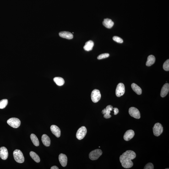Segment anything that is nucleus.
<instances>
[{
  "label": "nucleus",
  "mask_w": 169,
  "mask_h": 169,
  "mask_svg": "<svg viewBox=\"0 0 169 169\" xmlns=\"http://www.w3.org/2000/svg\"><path fill=\"white\" fill-rule=\"evenodd\" d=\"M136 154L134 151L127 150L121 155L120 161L122 166L125 168H130L133 166V163L132 160L135 158Z\"/></svg>",
  "instance_id": "f257e3e1"
},
{
  "label": "nucleus",
  "mask_w": 169,
  "mask_h": 169,
  "mask_svg": "<svg viewBox=\"0 0 169 169\" xmlns=\"http://www.w3.org/2000/svg\"><path fill=\"white\" fill-rule=\"evenodd\" d=\"M13 157L15 161L19 163H22L24 162V159L23 153L21 151L16 149L13 152Z\"/></svg>",
  "instance_id": "f03ea898"
},
{
  "label": "nucleus",
  "mask_w": 169,
  "mask_h": 169,
  "mask_svg": "<svg viewBox=\"0 0 169 169\" xmlns=\"http://www.w3.org/2000/svg\"><path fill=\"white\" fill-rule=\"evenodd\" d=\"M102 154V151L101 149H95L90 152L89 154V158L91 160H96L101 156Z\"/></svg>",
  "instance_id": "7ed1b4c3"
},
{
  "label": "nucleus",
  "mask_w": 169,
  "mask_h": 169,
  "mask_svg": "<svg viewBox=\"0 0 169 169\" xmlns=\"http://www.w3.org/2000/svg\"><path fill=\"white\" fill-rule=\"evenodd\" d=\"M153 131L154 135L159 136L163 131V128L162 125L159 123L155 124L153 127Z\"/></svg>",
  "instance_id": "20e7f679"
},
{
  "label": "nucleus",
  "mask_w": 169,
  "mask_h": 169,
  "mask_svg": "<svg viewBox=\"0 0 169 169\" xmlns=\"http://www.w3.org/2000/svg\"><path fill=\"white\" fill-rule=\"evenodd\" d=\"M7 123L11 127L14 128H17L20 126L21 122L17 118H11L7 120Z\"/></svg>",
  "instance_id": "39448f33"
},
{
  "label": "nucleus",
  "mask_w": 169,
  "mask_h": 169,
  "mask_svg": "<svg viewBox=\"0 0 169 169\" xmlns=\"http://www.w3.org/2000/svg\"><path fill=\"white\" fill-rule=\"evenodd\" d=\"M101 94L99 90L94 89L92 91L91 95L92 101L94 103L98 102L101 99Z\"/></svg>",
  "instance_id": "423d86ee"
},
{
  "label": "nucleus",
  "mask_w": 169,
  "mask_h": 169,
  "mask_svg": "<svg viewBox=\"0 0 169 169\" xmlns=\"http://www.w3.org/2000/svg\"><path fill=\"white\" fill-rule=\"evenodd\" d=\"M87 132L86 128L84 126H83L78 130L76 134V137L79 140L84 138L86 135Z\"/></svg>",
  "instance_id": "0eeeda50"
},
{
  "label": "nucleus",
  "mask_w": 169,
  "mask_h": 169,
  "mask_svg": "<svg viewBox=\"0 0 169 169\" xmlns=\"http://www.w3.org/2000/svg\"><path fill=\"white\" fill-rule=\"evenodd\" d=\"M125 92V87L124 84L122 83H120L118 84L116 89V95L118 97H120L123 95Z\"/></svg>",
  "instance_id": "6e6552de"
},
{
  "label": "nucleus",
  "mask_w": 169,
  "mask_h": 169,
  "mask_svg": "<svg viewBox=\"0 0 169 169\" xmlns=\"http://www.w3.org/2000/svg\"><path fill=\"white\" fill-rule=\"evenodd\" d=\"M130 115L134 118L139 119L140 118V113L138 109L135 107H131L129 110Z\"/></svg>",
  "instance_id": "1a4fd4ad"
},
{
  "label": "nucleus",
  "mask_w": 169,
  "mask_h": 169,
  "mask_svg": "<svg viewBox=\"0 0 169 169\" xmlns=\"http://www.w3.org/2000/svg\"><path fill=\"white\" fill-rule=\"evenodd\" d=\"M8 152L6 148L1 147L0 148V157L3 160L7 159L8 156Z\"/></svg>",
  "instance_id": "9d476101"
},
{
  "label": "nucleus",
  "mask_w": 169,
  "mask_h": 169,
  "mask_svg": "<svg viewBox=\"0 0 169 169\" xmlns=\"http://www.w3.org/2000/svg\"><path fill=\"white\" fill-rule=\"evenodd\" d=\"M51 130L52 133L57 138L60 137L61 132L60 129L57 126L52 125L51 127Z\"/></svg>",
  "instance_id": "9b49d317"
},
{
  "label": "nucleus",
  "mask_w": 169,
  "mask_h": 169,
  "mask_svg": "<svg viewBox=\"0 0 169 169\" xmlns=\"http://www.w3.org/2000/svg\"><path fill=\"white\" fill-rule=\"evenodd\" d=\"M135 133L134 131L132 130H129L125 132L124 135V139L126 141H128L134 137Z\"/></svg>",
  "instance_id": "f8f14e48"
},
{
  "label": "nucleus",
  "mask_w": 169,
  "mask_h": 169,
  "mask_svg": "<svg viewBox=\"0 0 169 169\" xmlns=\"http://www.w3.org/2000/svg\"><path fill=\"white\" fill-rule=\"evenodd\" d=\"M59 160L62 166L65 167L67 166V158L64 154H61L59 156Z\"/></svg>",
  "instance_id": "ddd939ff"
},
{
  "label": "nucleus",
  "mask_w": 169,
  "mask_h": 169,
  "mask_svg": "<svg viewBox=\"0 0 169 169\" xmlns=\"http://www.w3.org/2000/svg\"><path fill=\"white\" fill-rule=\"evenodd\" d=\"M169 91V84L167 83L164 84L162 88L160 95L162 97H164L168 93Z\"/></svg>",
  "instance_id": "4468645a"
},
{
  "label": "nucleus",
  "mask_w": 169,
  "mask_h": 169,
  "mask_svg": "<svg viewBox=\"0 0 169 169\" xmlns=\"http://www.w3.org/2000/svg\"><path fill=\"white\" fill-rule=\"evenodd\" d=\"M60 36L61 37L67 39H72L73 38V34L68 31H62L59 33Z\"/></svg>",
  "instance_id": "2eb2a0df"
},
{
  "label": "nucleus",
  "mask_w": 169,
  "mask_h": 169,
  "mask_svg": "<svg viewBox=\"0 0 169 169\" xmlns=\"http://www.w3.org/2000/svg\"><path fill=\"white\" fill-rule=\"evenodd\" d=\"M42 141L44 145L46 147L49 146L51 144V140L46 134L43 135L41 137Z\"/></svg>",
  "instance_id": "dca6fc26"
},
{
  "label": "nucleus",
  "mask_w": 169,
  "mask_h": 169,
  "mask_svg": "<svg viewBox=\"0 0 169 169\" xmlns=\"http://www.w3.org/2000/svg\"><path fill=\"white\" fill-rule=\"evenodd\" d=\"M102 24L104 26L108 29H111L114 24V23L111 19L107 18L104 19Z\"/></svg>",
  "instance_id": "f3484780"
},
{
  "label": "nucleus",
  "mask_w": 169,
  "mask_h": 169,
  "mask_svg": "<svg viewBox=\"0 0 169 169\" xmlns=\"http://www.w3.org/2000/svg\"><path fill=\"white\" fill-rule=\"evenodd\" d=\"M94 45V42L91 40L86 42L84 46V49L85 51H90L92 50Z\"/></svg>",
  "instance_id": "a211bd4d"
},
{
  "label": "nucleus",
  "mask_w": 169,
  "mask_h": 169,
  "mask_svg": "<svg viewBox=\"0 0 169 169\" xmlns=\"http://www.w3.org/2000/svg\"><path fill=\"white\" fill-rule=\"evenodd\" d=\"M155 62V56L153 55H151L148 56L147 61L146 63L147 66L149 67L154 64Z\"/></svg>",
  "instance_id": "6ab92c4d"
},
{
  "label": "nucleus",
  "mask_w": 169,
  "mask_h": 169,
  "mask_svg": "<svg viewBox=\"0 0 169 169\" xmlns=\"http://www.w3.org/2000/svg\"><path fill=\"white\" fill-rule=\"evenodd\" d=\"M106 112L105 114H104V117L106 119H108L111 117V115H110L111 113V111L113 110V107L111 105H109L106 106Z\"/></svg>",
  "instance_id": "aec40b11"
},
{
  "label": "nucleus",
  "mask_w": 169,
  "mask_h": 169,
  "mask_svg": "<svg viewBox=\"0 0 169 169\" xmlns=\"http://www.w3.org/2000/svg\"><path fill=\"white\" fill-rule=\"evenodd\" d=\"M132 89L134 92L138 95H141L142 93V90L141 88L135 83H133L132 84Z\"/></svg>",
  "instance_id": "412c9836"
},
{
  "label": "nucleus",
  "mask_w": 169,
  "mask_h": 169,
  "mask_svg": "<svg viewBox=\"0 0 169 169\" xmlns=\"http://www.w3.org/2000/svg\"><path fill=\"white\" fill-rule=\"evenodd\" d=\"M54 81L58 86H62L65 83L64 80L61 77H55L54 78Z\"/></svg>",
  "instance_id": "4be33fe9"
},
{
  "label": "nucleus",
  "mask_w": 169,
  "mask_h": 169,
  "mask_svg": "<svg viewBox=\"0 0 169 169\" xmlns=\"http://www.w3.org/2000/svg\"><path fill=\"white\" fill-rule=\"evenodd\" d=\"M30 137L34 145L36 146H38L39 145V142L36 136L34 134H32L30 135Z\"/></svg>",
  "instance_id": "5701e85b"
},
{
  "label": "nucleus",
  "mask_w": 169,
  "mask_h": 169,
  "mask_svg": "<svg viewBox=\"0 0 169 169\" xmlns=\"http://www.w3.org/2000/svg\"><path fill=\"white\" fill-rule=\"evenodd\" d=\"M30 157L35 162L39 163L40 162V159L38 155L36 153L33 151L30 152Z\"/></svg>",
  "instance_id": "b1692460"
},
{
  "label": "nucleus",
  "mask_w": 169,
  "mask_h": 169,
  "mask_svg": "<svg viewBox=\"0 0 169 169\" xmlns=\"http://www.w3.org/2000/svg\"><path fill=\"white\" fill-rule=\"evenodd\" d=\"M8 103V100L4 99L0 101V109H3L5 108L7 106Z\"/></svg>",
  "instance_id": "393cba45"
},
{
  "label": "nucleus",
  "mask_w": 169,
  "mask_h": 169,
  "mask_svg": "<svg viewBox=\"0 0 169 169\" xmlns=\"http://www.w3.org/2000/svg\"><path fill=\"white\" fill-rule=\"evenodd\" d=\"M163 68L166 71H169V60L168 59L164 63Z\"/></svg>",
  "instance_id": "a878e982"
},
{
  "label": "nucleus",
  "mask_w": 169,
  "mask_h": 169,
  "mask_svg": "<svg viewBox=\"0 0 169 169\" xmlns=\"http://www.w3.org/2000/svg\"><path fill=\"white\" fill-rule=\"evenodd\" d=\"M109 56V54L108 53H104L99 55L97 57V59L101 60L103 59L108 57Z\"/></svg>",
  "instance_id": "bb28decb"
},
{
  "label": "nucleus",
  "mask_w": 169,
  "mask_h": 169,
  "mask_svg": "<svg viewBox=\"0 0 169 169\" xmlns=\"http://www.w3.org/2000/svg\"><path fill=\"white\" fill-rule=\"evenodd\" d=\"M113 39L115 41L119 43H122L123 42V40L121 38L118 36H114L113 38Z\"/></svg>",
  "instance_id": "cd10ccee"
},
{
  "label": "nucleus",
  "mask_w": 169,
  "mask_h": 169,
  "mask_svg": "<svg viewBox=\"0 0 169 169\" xmlns=\"http://www.w3.org/2000/svg\"><path fill=\"white\" fill-rule=\"evenodd\" d=\"M144 169H154V166L151 163H149L145 165Z\"/></svg>",
  "instance_id": "c85d7f7f"
},
{
  "label": "nucleus",
  "mask_w": 169,
  "mask_h": 169,
  "mask_svg": "<svg viewBox=\"0 0 169 169\" xmlns=\"http://www.w3.org/2000/svg\"><path fill=\"white\" fill-rule=\"evenodd\" d=\"M113 109L114 110V114L115 115H117L119 112L118 109L117 108H113Z\"/></svg>",
  "instance_id": "c756f323"
},
{
  "label": "nucleus",
  "mask_w": 169,
  "mask_h": 169,
  "mask_svg": "<svg viewBox=\"0 0 169 169\" xmlns=\"http://www.w3.org/2000/svg\"><path fill=\"white\" fill-rule=\"evenodd\" d=\"M106 108L104 109L102 111V113L103 114H106Z\"/></svg>",
  "instance_id": "7c9ffc66"
},
{
  "label": "nucleus",
  "mask_w": 169,
  "mask_h": 169,
  "mask_svg": "<svg viewBox=\"0 0 169 169\" xmlns=\"http://www.w3.org/2000/svg\"><path fill=\"white\" fill-rule=\"evenodd\" d=\"M51 169H58L59 168L56 166H52L51 168Z\"/></svg>",
  "instance_id": "2f4dec72"
}]
</instances>
